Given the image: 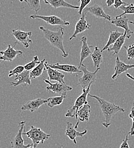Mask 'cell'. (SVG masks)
I'll use <instances>...</instances> for the list:
<instances>
[{"label":"cell","mask_w":134,"mask_h":148,"mask_svg":"<svg viewBox=\"0 0 134 148\" xmlns=\"http://www.w3.org/2000/svg\"><path fill=\"white\" fill-rule=\"evenodd\" d=\"M90 97L95 99L98 101L100 108L102 113L104 116L105 121L102 123V125L106 128H108L111 124V119L113 116H114L117 112H124L125 110L120 106H116L115 104L107 101V100L96 96L88 94Z\"/></svg>","instance_id":"1"},{"label":"cell","mask_w":134,"mask_h":148,"mask_svg":"<svg viewBox=\"0 0 134 148\" xmlns=\"http://www.w3.org/2000/svg\"><path fill=\"white\" fill-rule=\"evenodd\" d=\"M40 29L42 32L45 38L48 40L50 44L61 51L62 57H68V54L66 52L64 46V29L62 27H60L57 32L51 31L43 26L40 27Z\"/></svg>","instance_id":"2"},{"label":"cell","mask_w":134,"mask_h":148,"mask_svg":"<svg viewBox=\"0 0 134 148\" xmlns=\"http://www.w3.org/2000/svg\"><path fill=\"white\" fill-rule=\"evenodd\" d=\"M79 69L83 72V75L78 79V85H80L83 89V92L85 91L88 87L91 84L95 82L97 78V73L100 70V68L96 69L94 72H90L88 70L87 67L82 64L80 66H78Z\"/></svg>","instance_id":"3"},{"label":"cell","mask_w":134,"mask_h":148,"mask_svg":"<svg viewBox=\"0 0 134 148\" xmlns=\"http://www.w3.org/2000/svg\"><path fill=\"white\" fill-rule=\"evenodd\" d=\"M23 135L26 136L32 141V144L35 148L40 144H44L51 137L50 134L46 133L41 129L35 127L33 125L31 127L29 130L23 133Z\"/></svg>","instance_id":"4"},{"label":"cell","mask_w":134,"mask_h":148,"mask_svg":"<svg viewBox=\"0 0 134 148\" xmlns=\"http://www.w3.org/2000/svg\"><path fill=\"white\" fill-rule=\"evenodd\" d=\"M92 84H91L85 91H83V93L78 96L76 100L74 105L71 107L67 112L65 114L66 117H76L77 112L78 110L82 107L84 104L88 103L87 96L91 91V86Z\"/></svg>","instance_id":"5"},{"label":"cell","mask_w":134,"mask_h":148,"mask_svg":"<svg viewBox=\"0 0 134 148\" xmlns=\"http://www.w3.org/2000/svg\"><path fill=\"white\" fill-rule=\"evenodd\" d=\"M44 81L48 84L46 87L47 90L49 92H53L61 95H66L68 92H69L72 90V88L67 84L65 83H61L59 82H56L55 83H52L47 79H44Z\"/></svg>","instance_id":"6"},{"label":"cell","mask_w":134,"mask_h":148,"mask_svg":"<svg viewBox=\"0 0 134 148\" xmlns=\"http://www.w3.org/2000/svg\"><path fill=\"white\" fill-rule=\"evenodd\" d=\"M26 121H21L19 123V130L15 137L11 141V147L12 148H28L32 145V144H24V140L22 138L23 131L25 130Z\"/></svg>","instance_id":"7"},{"label":"cell","mask_w":134,"mask_h":148,"mask_svg":"<svg viewBox=\"0 0 134 148\" xmlns=\"http://www.w3.org/2000/svg\"><path fill=\"white\" fill-rule=\"evenodd\" d=\"M12 34L16 39L17 42L22 44L25 48H28L29 43L33 42L31 39L32 35V32H24L19 29H14L12 30Z\"/></svg>","instance_id":"8"},{"label":"cell","mask_w":134,"mask_h":148,"mask_svg":"<svg viewBox=\"0 0 134 148\" xmlns=\"http://www.w3.org/2000/svg\"><path fill=\"white\" fill-rule=\"evenodd\" d=\"M30 18L33 19H41L44 22H45L47 23L52 26H55V25L69 26L70 25V22H67L56 16H39L37 14H33L30 16Z\"/></svg>","instance_id":"9"},{"label":"cell","mask_w":134,"mask_h":148,"mask_svg":"<svg viewBox=\"0 0 134 148\" xmlns=\"http://www.w3.org/2000/svg\"><path fill=\"white\" fill-rule=\"evenodd\" d=\"M84 11L87 13H90L96 18L105 19L111 22L112 21L111 17L105 12V11L103 9V8L101 6H100L97 4H94L92 6L86 7Z\"/></svg>","instance_id":"10"},{"label":"cell","mask_w":134,"mask_h":148,"mask_svg":"<svg viewBox=\"0 0 134 148\" xmlns=\"http://www.w3.org/2000/svg\"><path fill=\"white\" fill-rule=\"evenodd\" d=\"M0 60L1 61H6L12 62L17 56H20L23 54V51L16 50L15 47H12L10 45H8L7 49L4 51H0Z\"/></svg>","instance_id":"11"},{"label":"cell","mask_w":134,"mask_h":148,"mask_svg":"<svg viewBox=\"0 0 134 148\" xmlns=\"http://www.w3.org/2000/svg\"><path fill=\"white\" fill-rule=\"evenodd\" d=\"M86 14H87V13L85 12L84 11H83V12L82 13V16L81 17V18L78 21V22L76 24L74 33L69 38L70 40L75 38L78 34L83 33L85 31H86L91 28V25L87 22V20L85 18Z\"/></svg>","instance_id":"12"},{"label":"cell","mask_w":134,"mask_h":148,"mask_svg":"<svg viewBox=\"0 0 134 148\" xmlns=\"http://www.w3.org/2000/svg\"><path fill=\"white\" fill-rule=\"evenodd\" d=\"M129 19L124 16L120 18H115L111 21V23L115 25L117 27H121L124 30V33L126 34L127 38L130 39L133 32H132L129 27Z\"/></svg>","instance_id":"13"},{"label":"cell","mask_w":134,"mask_h":148,"mask_svg":"<svg viewBox=\"0 0 134 148\" xmlns=\"http://www.w3.org/2000/svg\"><path fill=\"white\" fill-rule=\"evenodd\" d=\"M134 68V64H127L120 60L117 56L115 60V66L114 68L115 73L112 75V80H116L123 73L127 71L128 70Z\"/></svg>","instance_id":"14"},{"label":"cell","mask_w":134,"mask_h":148,"mask_svg":"<svg viewBox=\"0 0 134 148\" xmlns=\"http://www.w3.org/2000/svg\"><path fill=\"white\" fill-rule=\"evenodd\" d=\"M46 103H47V100L41 98L29 100L22 106L21 111H29L32 113L35 111H37L40 107Z\"/></svg>","instance_id":"15"},{"label":"cell","mask_w":134,"mask_h":148,"mask_svg":"<svg viewBox=\"0 0 134 148\" xmlns=\"http://www.w3.org/2000/svg\"><path fill=\"white\" fill-rule=\"evenodd\" d=\"M88 131L87 130H84L83 132H80L77 131L75 128V127L73 126V124L70 122H67V127L65 130V135L69 138V139L74 142L75 144H76V137H83L87 133Z\"/></svg>","instance_id":"16"},{"label":"cell","mask_w":134,"mask_h":148,"mask_svg":"<svg viewBox=\"0 0 134 148\" xmlns=\"http://www.w3.org/2000/svg\"><path fill=\"white\" fill-rule=\"evenodd\" d=\"M48 66L53 69L61 70L69 74H76V76H78L79 74L82 73V71H81L79 69L78 67L75 65L61 64L58 63H56L55 64H48Z\"/></svg>","instance_id":"17"},{"label":"cell","mask_w":134,"mask_h":148,"mask_svg":"<svg viewBox=\"0 0 134 148\" xmlns=\"http://www.w3.org/2000/svg\"><path fill=\"white\" fill-rule=\"evenodd\" d=\"M91 106L87 103L84 104L82 107H81L78 111L77 112L76 115V119L78 120V121L77 122L75 128L77 130L78 128V125L80 121L84 122V121H88L90 119V114L91 112Z\"/></svg>","instance_id":"18"},{"label":"cell","mask_w":134,"mask_h":148,"mask_svg":"<svg viewBox=\"0 0 134 148\" xmlns=\"http://www.w3.org/2000/svg\"><path fill=\"white\" fill-rule=\"evenodd\" d=\"M45 69L48 73V80L49 81H56L61 83H65L64 77L65 75L61 72H59L58 70L53 69L48 66V63L47 61L45 62Z\"/></svg>","instance_id":"19"},{"label":"cell","mask_w":134,"mask_h":148,"mask_svg":"<svg viewBox=\"0 0 134 148\" xmlns=\"http://www.w3.org/2000/svg\"><path fill=\"white\" fill-rule=\"evenodd\" d=\"M30 71L25 70L21 74L16 76L15 80L16 82H10L9 84L10 86L17 87L20 85L26 86V85H31V77Z\"/></svg>","instance_id":"20"},{"label":"cell","mask_w":134,"mask_h":148,"mask_svg":"<svg viewBox=\"0 0 134 148\" xmlns=\"http://www.w3.org/2000/svg\"><path fill=\"white\" fill-rule=\"evenodd\" d=\"M81 48L80 55V63L78 66H80L83 64V62L88 57L91 56L92 54L91 48L92 46H90L87 42V37L83 36L81 38Z\"/></svg>","instance_id":"21"},{"label":"cell","mask_w":134,"mask_h":148,"mask_svg":"<svg viewBox=\"0 0 134 148\" xmlns=\"http://www.w3.org/2000/svg\"><path fill=\"white\" fill-rule=\"evenodd\" d=\"M46 4L50 5L55 9L60 8H67L74 9H79L80 6L72 5L65 0H43Z\"/></svg>","instance_id":"22"},{"label":"cell","mask_w":134,"mask_h":148,"mask_svg":"<svg viewBox=\"0 0 134 148\" xmlns=\"http://www.w3.org/2000/svg\"><path fill=\"white\" fill-rule=\"evenodd\" d=\"M126 38H127L126 34L124 33V34L123 36H122L121 37H119L117 39V40L116 41V42L114 44V46L112 47H109L108 48V49L107 50L108 51L109 53L113 52V56L119 54L121 49L122 48V47L123 46V45L125 43V40H126Z\"/></svg>","instance_id":"23"},{"label":"cell","mask_w":134,"mask_h":148,"mask_svg":"<svg viewBox=\"0 0 134 148\" xmlns=\"http://www.w3.org/2000/svg\"><path fill=\"white\" fill-rule=\"evenodd\" d=\"M91 58L94 62V67L98 69L100 68V64L103 62V52L98 46L95 47L94 53L91 55Z\"/></svg>","instance_id":"24"},{"label":"cell","mask_w":134,"mask_h":148,"mask_svg":"<svg viewBox=\"0 0 134 148\" xmlns=\"http://www.w3.org/2000/svg\"><path fill=\"white\" fill-rule=\"evenodd\" d=\"M123 34H124L123 33L119 32L117 30H116L115 32L111 31L110 37L108 38V40L107 42L106 45L104 46V47L102 49L101 51L103 52L104 51L108 50V48L110 47V46H111L112 45H114L116 42V41L117 40V39L119 37H121L122 36H123Z\"/></svg>","instance_id":"25"},{"label":"cell","mask_w":134,"mask_h":148,"mask_svg":"<svg viewBox=\"0 0 134 148\" xmlns=\"http://www.w3.org/2000/svg\"><path fill=\"white\" fill-rule=\"evenodd\" d=\"M45 61H46L45 59H43L41 61V62L39 64H38L34 69H33L32 71H31L30 74H31V79H36L37 77H38L42 74L43 71L46 69L45 65Z\"/></svg>","instance_id":"26"},{"label":"cell","mask_w":134,"mask_h":148,"mask_svg":"<svg viewBox=\"0 0 134 148\" xmlns=\"http://www.w3.org/2000/svg\"><path fill=\"white\" fill-rule=\"evenodd\" d=\"M67 97L66 95H61L58 96H53L48 98L47 100V104L48 106L50 108H53L56 106L61 105L64 100Z\"/></svg>","instance_id":"27"},{"label":"cell","mask_w":134,"mask_h":148,"mask_svg":"<svg viewBox=\"0 0 134 148\" xmlns=\"http://www.w3.org/2000/svg\"><path fill=\"white\" fill-rule=\"evenodd\" d=\"M119 9L123 11V13L119 16L115 17V18H120L126 14H134V5L133 3L130 4L126 3V5L121 6Z\"/></svg>","instance_id":"28"},{"label":"cell","mask_w":134,"mask_h":148,"mask_svg":"<svg viewBox=\"0 0 134 148\" xmlns=\"http://www.w3.org/2000/svg\"><path fill=\"white\" fill-rule=\"evenodd\" d=\"M25 2L27 3L29 8L34 10L36 14L41 9V3L40 0H25Z\"/></svg>","instance_id":"29"},{"label":"cell","mask_w":134,"mask_h":148,"mask_svg":"<svg viewBox=\"0 0 134 148\" xmlns=\"http://www.w3.org/2000/svg\"><path fill=\"white\" fill-rule=\"evenodd\" d=\"M41 61H39V59H38L37 56H35L33 58V59L29 63L26 64L24 66V68H25V70L26 71H31L33 69H34L38 64L40 63Z\"/></svg>","instance_id":"30"},{"label":"cell","mask_w":134,"mask_h":148,"mask_svg":"<svg viewBox=\"0 0 134 148\" xmlns=\"http://www.w3.org/2000/svg\"><path fill=\"white\" fill-rule=\"evenodd\" d=\"M25 71V68H24V66H17L15 69H14L13 70H12L9 71V73L8 75V76L9 77L13 76V75H19L20 74H21L22 72H24Z\"/></svg>","instance_id":"31"},{"label":"cell","mask_w":134,"mask_h":148,"mask_svg":"<svg viewBox=\"0 0 134 148\" xmlns=\"http://www.w3.org/2000/svg\"><path fill=\"white\" fill-rule=\"evenodd\" d=\"M124 48L127 51V57L128 60H134V44H133L128 47L124 46Z\"/></svg>","instance_id":"32"},{"label":"cell","mask_w":134,"mask_h":148,"mask_svg":"<svg viewBox=\"0 0 134 148\" xmlns=\"http://www.w3.org/2000/svg\"><path fill=\"white\" fill-rule=\"evenodd\" d=\"M78 1L80 2V8L78 9V14H82L85 8L87 7V6L90 3L92 0H78Z\"/></svg>","instance_id":"33"},{"label":"cell","mask_w":134,"mask_h":148,"mask_svg":"<svg viewBox=\"0 0 134 148\" xmlns=\"http://www.w3.org/2000/svg\"><path fill=\"white\" fill-rule=\"evenodd\" d=\"M129 136L130 134L128 133L125 137L124 139L123 140L122 144L120 146V148H130V146L128 145V141H129Z\"/></svg>","instance_id":"34"},{"label":"cell","mask_w":134,"mask_h":148,"mask_svg":"<svg viewBox=\"0 0 134 148\" xmlns=\"http://www.w3.org/2000/svg\"><path fill=\"white\" fill-rule=\"evenodd\" d=\"M126 3L124 2L122 0H115L114 6L115 9H119L121 6L126 5Z\"/></svg>","instance_id":"35"},{"label":"cell","mask_w":134,"mask_h":148,"mask_svg":"<svg viewBox=\"0 0 134 148\" xmlns=\"http://www.w3.org/2000/svg\"><path fill=\"white\" fill-rule=\"evenodd\" d=\"M115 0H107L106 1V3H107V5L108 8L111 7V6L114 5V3H115Z\"/></svg>","instance_id":"36"},{"label":"cell","mask_w":134,"mask_h":148,"mask_svg":"<svg viewBox=\"0 0 134 148\" xmlns=\"http://www.w3.org/2000/svg\"><path fill=\"white\" fill-rule=\"evenodd\" d=\"M126 76L128 77V78H130V79H131V80H133V81H134V76H133L132 75H131L130 74H129V73H127L126 74Z\"/></svg>","instance_id":"37"},{"label":"cell","mask_w":134,"mask_h":148,"mask_svg":"<svg viewBox=\"0 0 134 148\" xmlns=\"http://www.w3.org/2000/svg\"><path fill=\"white\" fill-rule=\"evenodd\" d=\"M129 23H131V24H132V25H134V22H133V21H129Z\"/></svg>","instance_id":"38"},{"label":"cell","mask_w":134,"mask_h":148,"mask_svg":"<svg viewBox=\"0 0 134 148\" xmlns=\"http://www.w3.org/2000/svg\"><path fill=\"white\" fill-rule=\"evenodd\" d=\"M35 148V147H34V146H33V144H32V146H31V147H29V148Z\"/></svg>","instance_id":"39"},{"label":"cell","mask_w":134,"mask_h":148,"mask_svg":"<svg viewBox=\"0 0 134 148\" xmlns=\"http://www.w3.org/2000/svg\"><path fill=\"white\" fill-rule=\"evenodd\" d=\"M19 1L20 2H23L24 1H25V0H19Z\"/></svg>","instance_id":"40"},{"label":"cell","mask_w":134,"mask_h":148,"mask_svg":"<svg viewBox=\"0 0 134 148\" xmlns=\"http://www.w3.org/2000/svg\"><path fill=\"white\" fill-rule=\"evenodd\" d=\"M1 60H0V63H1Z\"/></svg>","instance_id":"41"}]
</instances>
